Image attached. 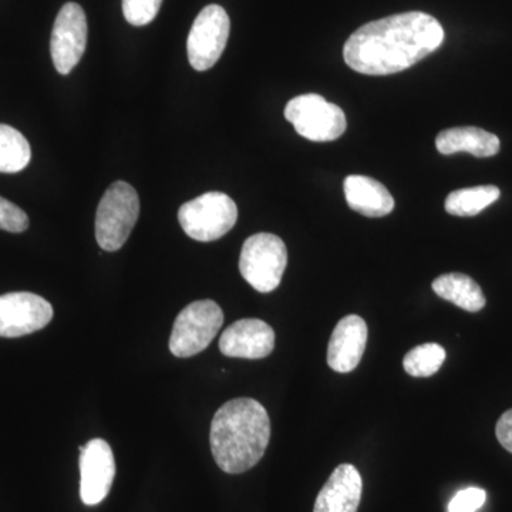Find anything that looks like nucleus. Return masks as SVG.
I'll return each mask as SVG.
<instances>
[{"mask_svg":"<svg viewBox=\"0 0 512 512\" xmlns=\"http://www.w3.org/2000/svg\"><path fill=\"white\" fill-rule=\"evenodd\" d=\"M30 160L32 150L26 137L8 124H0V173H20Z\"/></svg>","mask_w":512,"mask_h":512,"instance_id":"6ab92c4d","label":"nucleus"},{"mask_svg":"<svg viewBox=\"0 0 512 512\" xmlns=\"http://www.w3.org/2000/svg\"><path fill=\"white\" fill-rule=\"evenodd\" d=\"M362 493L363 481L357 468L340 464L320 490L313 512H357Z\"/></svg>","mask_w":512,"mask_h":512,"instance_id":"4468645a","label":"nucleus"},{"mask_svg":"<svg viewBox=\"0 0 512 512\" xmlns=\"http://www.w3.org/2000/svg\"><path fill=\"white\" fill-rule=\"evenodd\" d=\"M87 18L82 6L66 3L53 26L50 53L57 72L66 76L79 64L87 46Z\"/></svg>","mask_w":512,"mask_h":512,"instance_id":"1a4fd4ad","label":"nucleus"},{"mask_svg":"<svg viewBox=\"0 0 512 512\" xmlns=\"http://www.w3.org/2000/svg\"><path fill=\"white\" fill-rule=\"evenodd\" d=\"M446 350L437 343H424L410 350L403 359L407 375L413 377H430L436 375L446 360Z\"/></svg>","mask_w":512,"mask_h":512,"instance_id":"aec40b11","label":"nucleus"},{"mask_svg":"<svg viewBox=\"0 0 512 512\" xmlns=\"http://www.w3.org/2000/svg\"><path fill=\"white\" fill-rule=\"evenodd\" d=\"M29 228V218L26 212L5 198L0 197V229L20 234Z\"/></svg>","mask_w":512,"mask_h":512,"instance_id":"4be33fe9","label":"nucleus"},{"mask_svg":"<svg viewBox=\"0 0 512 512\" xmlns=\"http://www.w3.org/2000/svg\"><path fill=\"white\" fill-rule=\"evenodd\" d=\"M163 0H123V13L133 26H146L153 22L160 12Z\"/></svg>","mask_w":512,"mask_h":512,"instance_id":"412c9836","label":"nucleus"},{"mask_svg":"<svg viewBox=\"0 0 512 512\" xmlns=\"http://www.w3.org/2000/svg\"><path fill=\"white\" fill-rule=\"evenodd\" d=\"M348 205L357 214L382 218L394 210V198L382 183L366 175H349L343 184Z\"/></svg>","mask_w":512,"mask_h":512,"instance_id":"2eb2a0df","label":"nucleus"},{"mask_svg":"<svg viewBox=\"0 0 512 512\" xmlns=\"http://www.w3.org/2000/svg\"><path fill=\"white\" fill-rule=\"evenodd\" d=\"M238 208L224 192H207L185 202L178 211V221L188 237L200 242L217 241L235 227Z\"/></svg>","mask_w":512,"mask_h":512,"instance_id":"20e7f679","label":"nucleus"},{"mask_svg":"<svg viewBox=\"0 0 512 512\" xmlns=\"http://www.w3.org/2000/svg\"><path fill=\"white\" fill-rule=\"evenodd\" d=\"M224 323V312L211 299L192 302L175 319L170 350L177 357L198 355L211 345Z\"/></svg>","mask_w":512,"mask_h":512,"instance_id":"0eeeda50","label":"nucleus"},{"mask_svg":"<svg viewBox=\"0 0 512 512\" xmlns=\"http://www.w3.org/2000/svg\"><path fill=\"white\" fill-rule=\"evenodd\" d=\"M500 188L495 185L463 188L451 192L446 200V211L456 217H474L500 198Z\"/></svg>","mask_w":512,"mask_h":512,"instance_id":"a211bd4d","label":"nucleus"},{"mask_svg":"<svg viewBox=\"0 0 512 512\" xmlns=\"http://www.w3.org/2000/svg\"><path fill=\"white\" fill-rule=\"evenodd\" d=\"M229 29L228 13L218 5L201 10L190 30L187 42L188 60L198 72L215 66L227 47Z\"/></svg>","mask_w":512,"mask_h":512,"instance_id":"6e6552de","label":"nucleus"},{"mask_svg":"<svg viewBox=\"0 0 512 512\" xmlns=\"http://www.w3.org/2000/svg\"><path fill=\"white\" fill-rule=\"evenodd\" d=\"M275 349V332L261 319H241L224 330L222 355L239 359H264Z\"/></svg>","mask_w":512,"mask_h":512,"instance_id":"f8f14e48","label":"nucleus"},{"mask_svg":"<svg viewBox=\"0 0 512 512\" xmlns=\"http://www.w3.org/2000/svg\"><path fill=\"white\" fill-rule=\"evenodd\" d=\"M53 308L42 296L30 292L0 295V338H20L46 328Z\"/></svg>","mask_w":512,"mask_h":512,"instance_id":"9d476101","label":"nucleus"},{"mask_svg":"<svg viewBox=\"0 0 512 512\" xmlns=\"http://www.w3.org/2000/svg\"><path fill=\"white\" fill-rule=\"evenodd\" d=\"M288 265L285 242L274 234H255L244 242L239 271L255 291L269 293L281 284Z\"/></svg>","mask_w":512,"mask_h":512,"instance_id":"39448f33","label":"nucleus"},{"mask_svg":"<svg viewBox=\"0 0 512 512\" xmlns=\"http://www.w3.org/2000/svg\"><path fill=\"white\" fill-rule=\"evenodd\" d=\"M367 325L357 315L340 319L328 346V365L338 373H350L359 366L366 350Z\"/></svg>","mask_w":512,"mask_h":512,"instance_id":"ddd939ff","label":"nucleus"},{"mask_svg":"<svg viewBox=\"0 0 512 512\" xmlns=\"http://www.w3.org/2000/svg\"><path fill=\"white\" fill-rule=\"evenodd\" d=\"M436 147L443 156L466 153L474 157H493L500 151V138L478 127H454L441 131L436 138Z\"/></svg>","mask_w":512,"mask_h":512,"instance_id":"dca6fc26","label":"nucleus"},{"mask_svg":"<svg viewBox=\"0 0 512 512\" xmlns=\"http://www.w3.org/2000/svg\"><path fill=\"white\" fill-rule=\"evenodd\" d=\"M487 494L477 487L466 488L458 491L453 500L448 504V512H477L483 507Z\"/></svg>","mask_w":512,"mask_h":512,"instance_id":"5701e85b","label":"nucleus"},{"mask_svg":"<svg viewBox=\"0 0 512 512\" xmlns=\"http://www.w3.org/2000/svg\"><path fill=\"white\" fill-rule=\"evenodd\" d=\"M285 119L299 136L318 143L338 140L348 127L343 110L315 93L302 94L289 101Z\"/></svg>","mask_w":512,"mask_h":512,"instance_id":"423d86ee","label":"nucleus"},{"mask_svg":"<svg viewBox=\"0 0 512 512\" xmlns=\"http://www.w3.org/2000/svg\"><path fill=\"white\" fill-rule=\"evenodd\" d=\"M495 434L501 446L512 454V409L507 410L498 420Z\"/></svg>","mask_w":512,"mask_h":512,"instance_id":"b1692460","label":"nucleus"},{"mask_svg":"<svg viewBox=\"0 0 512 512\" xmlns=\"http://www.w3.org/2000/svg\"><path fill=\"white\" fill-rule=\"evenodd\" d=\"M116 477V460L106 440H90L80 447V498L97 505L109 495Z\"/></svg>","mask_w":512,"mask_h":512,"instance_id":"9b49d317","label":"nucleus"},{"mask_svg":"<svg viewBox=\"0 0 512 512\" xmlns=\"http://www.w3.org/2000/svg\"><path fill=\"white\" fill-rule=\"evenodd\" d=\"M444 40L439 20L424 12H406L367 23L343 47L350 69L367 76L403 72L436 52Z\"/></svg>","mask_w":512,"mask_h":512,"instance_id":"f257e3e1","label":"nucleus"},{"mask_svg":"<svg viewBox=\"0 0 512 512\" xmlns=\"http://www.w3.org/2000/svg\"><path fill=\"white\" fill-rule=\"evenodd\" d=\"M269 439L271 420L255 399L231 400L212 419V457L224 473L241 474L255 467L264 457Z\"/></svg>","mask_w":512,"mask_h":512,"instance_id":"f03ea898","label":"nucleus"},{"mask_svg":"<svg viewBox=\"0 0 512 512\" xmlns=\"http://www.w3.org/2000/svg\"><path fill=\"white\" fill-rule=\"evenodd\" d=\"M140 215V198L126 181L107 188L96 214L97 244L104 251H119L126 244Z\"/></svg>","mask_w":512,"mask_h":512,"instance_id":"7ed1b4c3","label":"nucleus"},{"mask_svg":"<svg viewBox=\"0 0 512 512\" xmlns=\"http://www.w3.org/2000/svg\"><path fill=\"white\" fill-rule=\"evenodd\" d=\"M431 288L441 299L454 303L467 312L481 311L487 302L480 285L470 276L460 272L439 276Z\"/></svg>","mask_w":512,"mask_h":512,"instance_id":"f3484780","label":"nucleus"}]
</instances>
